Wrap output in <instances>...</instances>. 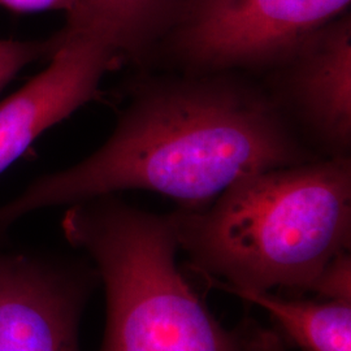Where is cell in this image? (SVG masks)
<instances>
[{
	"mask_svg": "<svg viewBox=\"0 0 351 351\" xmlns=\"http://www.w3.org/2000/svg\"><path fill=\"white\" fill-rule=\"evenodd\" d=\"M319 158L250 75L155 77L133 90L98 150L0 206V237L38 210L133 189L197 210L246 176Z\"/></svg>",
	"mask_w": 351,
	"mask_h": 351,
	"instance_id": "cell-1",
	"label": "cell"
},
{
	"mask_svg": "<svg viewBox=\"0 0 351 351\" xmlns=\"http://www.w3.org/2000/svg\"><path fill=\"white\" fill-rule=\"evenodd\" d=\"M175 217L180 249L210 287L315 291L350 250L351 159L261 171Z\"/></svg>",
	"mask_w": 351,
	"mask_h": 351,
	"instance_id": "cell-2",
	"label": "cell"
},
{
	"mask_svg": "<svg viewBox=\"0 0 351 351\" xmlns=\"http://www.w3.org/2000/svg\"><path fill=\"white\" fill-rule=\"evenodd\" d=\"M62 230L104 285L101 351H250V322L224 328L181 272L175 213H147L110 194L68 206Z\"/></svg>",
	"mask_w": 351,
	"mask_h": 351,
	"instance_id": "cell-3",
	"label": "cell"
},
{
	"mask_svg": "<svg viewBox=\"0 0 351 351\" xmlns=\"http://www.w3.org/2000/svg\"><path fill=\"white\" fill-rule=\"evenodd\" d=\"M350 1L177 0L151 59L162 58L182 73H267L349 12Z\"/></svg>",
	"mask_w": 351,
	"mask_h": 351,
	"instance_id": "cell-4",
	"label": "cell"
},
{
	"mask_svg": "<svg viewBox=\"0 0 351 351\" xmlns=\"http://www.w3.org/2000/svg\"><path fill=\"white\" fill-rule=\"evenodd\" d=\"M263 86L310 150L350 158L351 16L307 38L265 73Z\"/></svg>",
	"mask_w": 351,
	"mask_h": 351,
	"instance_id": "cell-5",
	"label": "cell"
},
{
	"mask_svg": "<svg viewBox=\"0 0 351 351\" xmlns=\"http://www.w3.org/2000/svg\"><path fill=\"white\" fill-rule=\"evenodd\" d=\"M95 269L0 252V351H81L80 322Z\"/></svg>",
	"mask_w": 351,
	"mask_h": 351,
	"instance_id": "cell-6",
	"label": "cell"
},
{
	"mask_svg": "<svg viewBox=\"0 0 351 351\" xmlns=\"http://www.w3.org/2000/svg\"><path fill=\"white\" fill-rule=\"evenodd\" d=\"M49 66L0 103V175L45 132L93 101L119 56L99 39L56 33Z\"/></svg>",
	"mask_w": 351,
	"mask_h": 351,
	"instance_id": "cell-7",
	"label": "cell"
},
{
	"mask_svg": "<svg viewBox=\"0 0 351 351\" xmlns=\"http://www.w3.org/2000/svg\"><path fill=\"white\" fill-rule=\"evenodd\" d=\"M176 1L77 0L62 32L99 39L121 63H146L171 24Z\"/></svg>",
	"mask_w": 351,
	"mask_h": 351,
	"instance_id": "cell-8",
	"label": "cell"
},
{
	"mask_svg": "<svg viewBox=\"0 0 351 351\" xmlns=\"http://www.w3.org/2000/svg\"><path fill=\"white\" fill-rule=\"evenodd\" d=\"M221 290L262 307L302 351H351V301H300L271 291Z\"/></svg>",
	"mask_w": 351,
	"mask_h": 351,
	"instance_id": "cell-9",
	"label": "cell"
},
{
	"mask_svg": "<svg viewBox=\"0 0 351 351\" xmlns=\"http://www.w3.org/2000/svg\"><path fill=\"white\" fill-rule=\"evenodd\" d=\"M58 45L59 39L56 34L43 40L0 39V91L29 64L36 63L43 58L51 59Z\"/></svg>",
	"mask_w": 351,
	"mask_h": 351,
	"instance_id": "cell-10",
	"label": "cell"
},
{
	"mask_svg": "<svg viewBox=\"0 0 351 351\" xmlns=\"http://www.w3.org/2000/svg\"><path fill=\"white\" fill-rule=\"evenodd\" d=\"M77 0H0V8L17 13L65 11L75 8Z\"/></svg>",
	"mask_w": 351,
	"mask_h": 351,
	"instance_id": "cell-11",
	"label": "cell"
},
{
	"mask_svg": "<svg viewBox=\"0 0 351 351\" xmlns=\"http://www.w3.org/2000/svg\"><path fill=\"white\" fill-rule=\"evenodd\" d=\"M250 351H287L282 336L271 329L250 324V337H249Z\"/></svg>",
	"mask_w": 351,
	"mask_h": 351,
	"instance_id": "cell-12",
	"label": "cell"
}]
</instances>
